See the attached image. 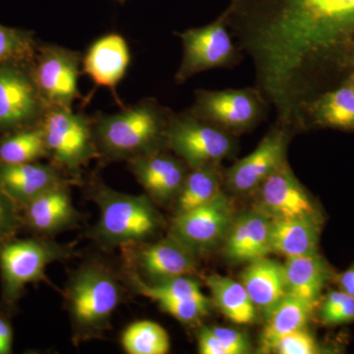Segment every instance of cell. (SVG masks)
Here are the masks:
<instances>
[{
    "instance_id": "1",
    "label": "cell",
    "mask_w": 354,
    "mask_h": 354,
    "mask_svg": "<svg viewBox=\"0 0 354 354\" xmlns=\"http://www.w3.org/2000/svg\"><path fill=\"white\" fill-rule=\"evenodd\" d=\"M255 87L299 114L354 70V0H230L223 11Z\"/></svg>"
},
{
    "instance_id": "2",
    "label": "cell",
    "mask_w": 354,
    "mask_h": 354,
    "mask_svg": "<svg viewBox=\"0 0 354 354\" xmlns=\"http://www.w3.org/2000/svg\"><path fill=\"white\" fill-rule=\"evenodd\" d=\"M174 111L155 99L142 100L118 113L92 123L95 146L113 160H132L167 148V131Z\"/></svg>"
},
{
    "instance_id": "3",
    "label": "cell",
    "mask_w": 354,
    "mask_h": 354,
    "mask_svg": "<svg viewBox=\"0 0 354 354\" xmlns=\"http://www.w3.org/2000/svg\"><path fill=\"white\" fill-rule=\"evenodd\" d=\"M122 295L118 279L104 265L90 263L80 268L65 293L76 341L93 339L108 329Z\"/></svg>"
},
{
    "instance_id": "4",
    "label": "cell",
    "mask_w": 354,
    "mask_h": 354,
    "mask_svg": "<svg viewBox=\"0 0 354 354\" xmlns=\"http://www.w3.org/2000/svg\"><path fill=\"white\" fill-rule=\"evenodd\" d=\"M93 199L100 218L92 234L102 245H138L160 227V216L144 195L124 194L100 184L93 191Z\"/></svg>"
},
{
    "instance_id": "5",
    "label": "cell",
    "mask_w": 354,
    "mask_h": 354,
    "mask_svg": "<svg viewBox=\"0 0 354 354\" xmlns=\"http://www.w3.org/2000/svg\"><path fill=\"white\" fill-rule=\"evenodd\" d=\"M176 35L183 48V59L174 75L178 85L202 72L234 68L243 59V53L232 38L223 12L208 25Z\"/></svg>"
},
{
    "instance_id": "6",
    "label": "cell",
    "mask_w": 354,
    "mask_h": 354,
    "mask_svg": "<svg viewBox=\"0 0 354 354\" xmlns=\"http://www.w3.org/2000/svg\"><path fill=\"white\" fill-rule=\"evenodd\" d=\"M269 102L257 88H228L225 90L195 91L189 111L200 120L239 135L250 131L266 120Z\"/></svg>"
},
{
    "instance_id": "7",
    "label": "cell",
    "mask_w": 354,
    "mask_h": 354,
    "mask_svg": "<svg viewBox=\"0 0 354 354\" xmlns=\"http://www.w3.org/2000/svg\"><path fill=\"white\" fill-rule=\"evenodd\" d=\"M167 149L192 169L221 165L236 151L235 135L196 118L189 109L172 113L167 131Z\"/></svg>"
},
{
    "instance_id": "8",
    "label": "cell",
    "mask_w": 354,
    "mask_h": 354,
    "mask_svg": "<svg viewBox=\"0 0 354 354\" xmlns=\"http://www.w3.org/2000/svg\"><path fill=\"white\" fill-rule=\"evenodd\" d=\"M69 247L44 239H18L0 246V274L2 293L12 304L29 283L44 278L51 263L68 257Z\"/></svg>"
},
{
    "instance_id": "9",
    "label": "cell",
    "mask_w": 354,
    "mask_h": 354,
    "mask_svg": "<svg viewBox=\"0 0 354 354\" xmlns=\"http://www.w3.org/2000/svg\"><path fill=\"white\" fill-rule=\"evenodd\" d=\"M48 153L57 165L68 171H78L100 155L93 134L92 122L72 109H46L39 121Z\"/></svg>"
},
{
    "instance_id": "10",
    "label": "cell",
    "mask_w": 354,
    "mask_h": 354,
    "mask_svg": "<svg viewBox=\"0 0 354 354\" xmlns=\"http://www.w3.org/2000/svg\"><path fill=\"white\" fill-rule=\"evenodd\" d=\"M82 58L77 51L48 44L38 48L30 64L35 85L46 109H71L78 97V81Z\"/></svg>"
},
{
    "instance_id": "11",
    "label": "cell",
    "mask_w": 354,
    "mask_h": 354,
    "mask_svg": "<svg viewBox=\"0 0 354 354\" xmlns=\"http://www.w3.org/2000/svg\"><path fill=\"white\" fill-rule=\"evenodd\" d=\"M293 133L274 122L257 148L223 171V184L232 194H254L272 172L285 164Z\"/></svg>"
},
{
    "instance_id": "12",
    "label": "cell",
    "mask_w": 354,
    "mask_h": 354,
    "mask_svg": "<svg viewBox=\"0 0 354 354\" xmlns=\"http://www.w3.org/2000/svg\"><path fill=\"white\" fill-rule=\"evenodd\" d=\"M46 111L30 64L0 65V131L36 125Z\"/></svg>"
},
{
    "instance_id": "13",
    "label": "cell",
    "mask_w": 354,
    "mask_h": 354,
    "mask_svg": "<svg viewBox=\"0 0 354 354\" xmlns=\"http://www.w3.org/2000/svg\"><path fill=\"white\" fill-rule=\"evenodd\" d=\"M255 209L271 220H305L322 223V216L299 183L288 160L254 192Z\"/></svg>"
},
{
    "instance_id": "14",
    "label": "cell",
    "mask_w": 354,
    "mask_h": 354,
    "mask_svg": "<svg viewBox=\"0 0 354 354\" xmlns=\"http://www.w3.org/2000/svg\"><path fill=\"white\" fill-rule=\"evenodd\" d=\"M234 218L232 203L221 192L213 201L176 215L171 235L197 254L225 239Z\"/></svg>"
},
{
    "instance_id": "15",
    "label": "cell",
    "mask_w": 354,
    "mask_h": 354,
    "mask_svg": "<svg viewBox=\"0 0 354 354\" xmlns=\"http://www.w3.org/2000/svg\"><path fill=\"white\" fill-rule=\"evenodd\" d=\"M129 167L149 196L158 203L176 199L190 167L162 150L129 160Z\"/></svg>"
},
{
    "instance_id": "16",
    "label": "cell",
    "mask_w": 354,
    "mask_h": 354,
    "mask_svg": "<svg viewBox=\"0 0 354 354\" xmlns=\"http://www.w3.org/2000/svg\"><path fill=\"white\" fill-rule=\"evenodd\" d=\"M130 59L131 55L127 39L113 32L91 44L82 58L83 72L90 77L95 86L111 90L120 104L116 87L127 75Z\"/></svg>"
},
{
    "instance_id": "17",
    "label": "cell",
    "mask_w": 354,
    "mask_h": 354,
    "mask_svg": "<svg viewBox=\"0 0 354 354\" xmlns=\"http://www.w3.org/2000/svg\"><path fill=\"white\" fill-rule=\"evenodd\" d=\"M135 264L151 283L190 276L196 271V253L169 235L167 239L142 247L135 254Z\"/></svg>"
},
{
    "instance_id": "18",
    "label": "cell",
    "mask_w": 354,
    "mask_h": 354,
    "mask_svg": "<svg viewBox=\"0 0 354 354\" xmlns=\"http://www.w3.org/2000/svg\"><path fill=\"white\" fill-rule=\"evenodd\" d=\"M271 223L255 209L234 218L225 236V255L241 262L267 257L272 253Z\"/></svg>"
},
{
    "instance_id": "19",
    "label": "cell",
    "mask_w": 354,
    "mask_h": 354,
    "mask_svg": "<svg viewBox=\"0 0 354 354\" xmlns=\"http://www.w3.org/2000/svg\"><path fill=\"white\" fill-rule=\"evenodd\" d=\"M62 184L59 174L51 165L0 162V187L20 208Z\"/></svg>"
},
{
    "instance_id": "20",
    "label": "cell",
    "mask_w": 354,
    "mask_h": 354,
    "mask_svg": "<svg viewBox=\"0 0 354 354\" xmlns=\"http://www.w3.org/2000/svg\"><path fill=\"white\" fill-rule=\"evenodd\" d=\"M241 283L266 317L288 295L283 265L267 257L249 262L242 272Z\"/></svg>"
},
{
    "instance_id": "21",
    "label": "cell",
    "mask_w": 354,
    "mask_h": 354,
    "mask_svg": "<svg viewBox=\"0 0 354 354\" xmlns=\"http://www.w3.org/2000/svg\"><path fill=\"white\" fill-rule=\"evenodd\" d=\"M26 225L39 234L59 232L75 223L78 214L64 184L23 207Z\"/></svg>"
},
{
    "instance_id": "22",
    "label": "cell",
    "mask_w": 354,
    "mask_h": 354,
    "mask_svg": "<svg viewBox=\"0 0 354 354\" xmlns=\"http://www.w3.org/2000/svg\"><path fill=\"white\" fill-rule=\"evenodd\" d=\"M310 127L354 130V77L334 88L326 91L310 104L307 113Z\"/></svg>"
},
{
    "instance_id": "23",
    "label": "cell",
    "mask_w": 354,
    "mask_h": 354,
    "mask_svg": "<svg viewBox=\"0 0 354 354\" xmlns=\"http://www.w3.org/2000/svg\"><path fill=\"white\" fill-rule=\"evenodd\" d=\"M283 270L288 295L315 308L330 278V269L325 260L317 253L286 258Z\"/></svg>"
},
{
    "instance_id": "24",
    "label": "cell",
    "mask_w": 354,
    "mask_h": 354,
    "mask_svg": "<svg viewBox=\"0 0 354 354\" xmlns=\"http://www.w3.org/2000/svg\"><path fill=\"white\" fill-rule=\"evenodd\" d=\"M322 223L305 220H272V252L286 258L317 253Z\"/></svg>"
},
{
    "instance_id": "25",
    "label": "cell",
    "mask_w": 354,
    "mask_h": 354,
    "mask_svg": "<svg viewBox=\"0 0 354 354\" xmlns=\"http://www.w3.org/2000/svg\"><path fill=\"white\" fill-rule=\"evenodd\" d=\"M205 281L213 295L214 304L223 315L241 325L255 322L258 310L241 281L220 274H209Z\"/></svg>"
},
{
    "instance_id": "26",
    "label": "cell",
    "mask_w": 354,
    "mask_h": 354,
    "mask_svg": "<svg viewBox=\"0 0 354 354\" xmlns=\"http://www.w3.org/2000/svg\"><path fill=\"white\" fill-rule=\"evenodd\" d=\"M313 308L302 300L288 295L268 314L261 346L263 353H271L279 339L293 330L304 329Z\"/></svg>"
},
{
    "instance_id": "27",
    "label": "cell",
    "mask_w": 354,
    "mask_h": 354,
    "mask_svg": "<svg viewBox=\"0 0 354 354\" xmlns=\"http://www.w3.org/2000/svg\"><path fill=\"white\" fill-rule=\"evenodd\" d=\"M223 184L221 165L190 169L176 197V215L213 201L221 194Z\"/></svg>"
},
{
    "instance_id": "28",
    "label": "cell",
    "mask_w": 354,
    "mask_h": 354,
    "mask_svg": "<svg viewBox=\"0 0 354 354\" xmlns=\"http://www.w3.org/2000/svg\"><path fill=\"white\" fill-rule=\"evenodd\" d=\"M48 155L41 124L22 128L0 142V162L26 164Z\"/></svg>"
},
{
    "instance_id": "29",
    "label": "cell",
    "mask_w": 354,
    "mask_h": 354,
    "mask_svg": "<svg viewBox=\"0 0 354 354\" xmlns=\"http://www.w3.org/2000/svg\"><path fill=\"white\" fill-rule=\"evenodd\" d=\"M121 344L129 354H165L171 348L167 330L151 321L128 326L121 337Z\"/></svg>"
},
{
    "instance_id": "30",
    "label": "cell",
    "mask_w": 354,
    "mask_h": 354,
    "mask_svg": "<svg viewBox=\"0 0 354 354\" xmlns=\"http://www.w3.org/2000/svg\"><path fill=\"white\" fill-rule=\"evenodd\" d=\"M37 50L31 32L0 24V65L31 64Z\"/></svg>"
},
{
    "instance_id": "31",
    "label": "cell",
    "mask_w": 354,
    "mask_h": 354,
    "mask_svg": "<svg viewBox=\"0 0 354 354\" xmlns=\"http://www.w3.org/2000/svg\"><path fill=\"white\" fill-rule=\"evenodd\" d=\"M157 304L162 311L185 324H197L209 314V301L207 299L160 300Z\"/></svg>"
},
{
    "instance_id": "32",
    "label": "cell",
    "mask_w": 354,
    "mask_h": 354,
    "mask_svg": "<svg viewBox=\"0 0 354 354\" xmlns=\"http://www.w3.org/2000/svg\"><path fill=\"white\" fill-rule=\"evenodd\" d=\"M321 319L327 325H337L354 320V297L344 291H330L324 300Z\"/></svg>"
},
{
    "instance_id": "33",
    "label": "cell",
    "mask_w": 354,
    "mask_h": 354,
    "mask_svg": "<svg viewBox=\"0 0 354 354\" xmlns=\"http://www.w3.org/2000/svg\"><path fill=\"white\" fill-rule=\"evenodd\" d=\"M271 353L315 354L319 353V348L314 337L304 328L288 333L279 339L272 346Z\"/></svg>"
},
{
    "instance_id": "34",
    "label": "cell",
    "mask_w": 354,
    "mask_h": 354,
    "mask_svg": "<svg viewBox=\"0 0 354 354\" xmlns=\"http://www.w3.org/2000/svg\"><path fill=\"white\" fill-rule=\"evenodd\" d=\"M20 207L0 187V246L11 241L21 225Z\"/></svg>"
},
{
    "instance_id": "35",
    "label": "cell",
    "mask_w": 354,
    "mask_h": 354,
    "mask_svg": "<svg viewBox=\"0 0 354 354\" xmlns=\"http://www.w3.org/2000/svg\"><path fill=\"white\" fill-rule=\"evenodd\" d=\"M211 330L218 337L228 354L250 353V344L243 333L223 327L211 328Z\"/></svg>"
},
{
    "instance_id": "36",
    "label": "cell",
    "mask_w": 354,
    "mask_h": 354,
    "mask_svg": "<svg viewBox=\"0 0 354 354\" xmlns=\"http://www.w3.org/2000/svg\"><path fill=\"white\" fill-rule=\"evenodd\" d=\"M198 348L202 354H228L223 344L211 328H203L198 335Z\"/></svg>"
},
{
    "instance_id": "37",
    "label": "cell",
    "mask_w": 354,
    "mask_h": 354,
    "mask_svg": "<svg viewBox=\"0 0 354 354\" xmlns=\"http://www.w3.org/2000/svg\"><path fill=\"white\" fill-rule=\"evenodd\" d=\"M13 330L10 323L3 316L0 315V346L3 354L12 351Z\"/></svg>"
},
{
    "instance_id": "38",
    "label": "cell",
    "mask_w": 354,
    "mask_h": 354,
    "mask_svg": "<svg viewBox=\"0 0 354 354\" xmlns=\"http://www.w3.org/2000/svg\"><path fill=\"white\" fill-rule=\"evenodd\" d=\"M339 285L342 291L354 297V266L342 274Z\"/></svg>"
},
{
    "instance_id": "39",
    "label": "cell",
    "mask_w": 354,
    "mask_h": 354,
    "mask_svg": "<svg viewBox=\"0 0 354 354\" xmlns=\"http://www.w3.org/2000/svg\"><path fill=\"white\" fill-rule=\"evenodd\" d=\"M118 1L120 2L121 4H123L125 1H127V0H118Z\"/></svg>"
},
{
    "instance_id": "40",
    "label": "cell",
    "mask_w": 354,
    "mask_h": 354,
    "mask_svg": "<svg viewBox=\"0 0 354 354\" xmlns=\"http://www.w3.org/2000/svg\"><path fill=\"white\" fill-rule=\"evenodd\" d=\"M351 76H353V77H354V72H353V74H351Z\"/></svg>"
},
{
    "instance_id": "41",
    "label": "cell",
    "mask_w": 354,
    "mask_h": 354,
    "mask_svg": "<svg viewBox=\"0 0 354 354\" xmlns=\"http://www.w3.org/2000/svg\"><path fill=\"white\" fill-rule=\"evenodd\" d=\"M353 72H354V70H353Z\"/></svg>"
}]
</instances>
